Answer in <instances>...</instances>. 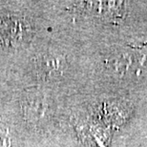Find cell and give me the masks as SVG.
<instances>
[{
  "label": "cell",
  "mask_w": 147,
  "mask_h": 147,
  "mask_svg": "<svg viewBox=\"0 0 147 147\" xmlns=\"http://www.w3.org/2000/svg\"><path fill=\"white\" fill-rule=\"evenodd\" d=\"M27 34V26L20 18L7 17L0 22V42L8 46L21 44Z\"/></svg>",
  "instance_id": "obj_1"
}]
</instances>
